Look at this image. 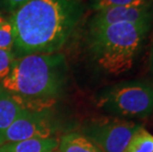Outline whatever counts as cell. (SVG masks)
<instances>
[{"instance_id": "obj_16", "label": "cell", "mask_w": 153, "mask_h": 152, "mask_svg": "<svg viewBox=\"0 0 153 152\" xmlns=\"http://www.w3.org/2000/svg\"><path fill=\"white\" fill-rule=\"evenodd\" d=\"M150 70L153 73V44L151 47V53H150Z\"/></svg>"}, {"instance_id": "obj_13", "label": "cell", "mask_w": 153, "mask_h": 152, "mask_svg": "<svg viewBox=\"0 0 153 152\" xmlns=\"http://www.w3.org/2000/svg\"><path fill=\"white\" fill-rule=\"evenodd\" d=\"M14 46V29L10 19L0 22V50H11Z\"/></svg>"}, {"instance_id": "obj_18", "label": "cell", "mask_w": 153, "mask_h": 152, "mask_svg": "<svg viewBox=\"0 0 153 152\" xmlns=\"http://www.w3.org/2000/svg\"><path fill=\"white\" fill-rule=\"evenodd\" d=\"M53 152H58V151H55V150H54V151H53Z\"/></svg>"}, {"instance_id": "obj_6", "label": "cell", "mask_w": 153, "mask_h": 152, "mask_svg": "<svg viewBox=\"0 0 153 152\" xmlns=\"http://www.w3.org/2000/svg\"><path fill=\"white\" fill-rule=\"evenodd\" d=\"M53 134V125L47 111L38 112L24 109L18 118L3 133L0 145L31 138H48Z\"/></svg>"}, {"instance_id": "obj_15", "label": "cell", "mask_w": 153, "mask_h": 152, "mask_svg": "<svg viewBox=\"0 0 153 152\" xmlns=\"http://www.w3.org/2000/svg\"><path fill=\"white\" fill-rule=\"evenodd\" d=\"M1 1L9 11L14 12L21 6L25 5L26 3L30 2L31 0H1Z\"/></svg>"}, {"instance_id": "obj_14", "label": "cell", "mask_w": 153, "mask_h": 152, "mask_svg": "<svg viewBox=\"0 0 153 152\" xmlns=\"http://www.w3.org/2000/svg\"><path fill=\"white\" fill-rule=\"evenodd\" d=\"M16 59L11 50H0V79H4L11 70Z\"/></svg>"}, {"instance_id": "obj_2", "label": "cell", "mask_w": 153, "mask_h": 152, "mask_svg": "<svg viewBox=\"0 0 153 152\" xmlns=\"http://www.w3.org/2000/svg\"><path fill=\"white\" fill-rule=\"evenodd\" d=\"M67 78L65 57L59 53L16 57L1 86L23 109L45 112L56 103Z\"/></svg>"}, {"instance_id": "obj_17", "label": "cell", "mask_w": 153, "mask_h": 152, "mask_svg": "<svg viewBox=\"0 0 153 152\" xmlns=\"http://www.w3.org/2000/svg\"><path fill=\"white\" fill-rule=\"evenodd\" d=\"M4 19H5V17H4V16H3V15L1 14V13H0V22L3 21V20H4Z\"/></svg>"}, {"instance_id": "obj_3", "label": "cell", "mask_w": 153, "mask_h": 152, "mask_svg": "<svg viewBox=\"0 0 153 152\" xmlns=\"http://www.w3.org/2000/svg\"><path fill=\"white\" fill-rule=\"evenodd\" d=\"M151 25L120 23L88 28L86 44L91 61L109 75H120L133 66Z\"/></svg>"}, {"instance_id": "obj_12", "label": "cell", "mask_w": 153, "mask_h": 152, "mask_svg": "<svg viewBox=\"0 0 153 152\" xmlns=\"http://www.w3.org/2000/svg\"><path fill=\"white\" fill-rule=\"evenodd\" d=\"M152 0H91V9L94 11H100L103 9L128 5H142Z\"/></svg>"}, {"instance_id": "obj_10", "label": "cell", "mask_w": 153, "mask_h": 152, "mask_svg": "<svg viewBox=\"0 0 153 152\" xmlns=\"http://www.w3.org/2000/svg\"><path fill=\"white\" fill-rule=\"evenodd\" d=\"M58 152H103L101 148L84 134L70 132L58 142Z\"/></svg>"}, {"instance_id": "obj_5", "label": "cell", "mask_w": 153, "mask_h": 152, "mask_svg": "<svg viewBox=\"0 0 153 152\" xmlns=\"http://www.w3.org/2000/svg\"><path fill=\"white\" fill-rule=\"evenodd\" d=\"M141 128L139 122L119 118L103 119L89 122L83 133L103 152H126L132 136Z\"/></svg>"}, {"instance_id": "obj_8", "label": "cell", "mask_w": 153, "mask_h": 152, "mask_svg": "<svg viewBox=\"0 0 153 152\" xmlns=\"http://www.w3.org/2000/svg\"><path fill=\"white\" fill-rule=\"evenodd\" d=\"M58 146V140L53 137L31 138L0 145V152H53Z\"/></svg>"}, {"instance_id": "obj_1", "label": "cell", "mask_w": 153, "mask_h": 152, "mask_svg": "<svg viewBox=\"0 0 153 152\" xmlns=\"http://www.w3.org/2000/svg\"><path fill=\"white\" fill-rule=\"evenodd\" d=\"M84 13L82 0H31L12 12L15 57L57 53Z\"/></svg>"}, {"instance_id": "obj_9", "label": "cell", "mask_w": 153, "mask_h": 152, "mask_svg": "<svg viewBox=\"0 0 153 152\" xmlns=\"http://www.w3.org/2000/svg\"><path fill=\"white\" fill-rule=\"evenodd\" d=\"M23 110L11 94L0 85V139L4 131L18 118Z\"/></svg>"}, {"instance_id": "obj_4", "label": "cell", "mask_w": 153, "mask_h": 152, "mask_svg": "<svg viewBox=\"0 0 153 152\" xmlns=\"http://www.w3.org/2000/svg\"><path fill=\"white\" fill-rule=\"evenodd\" d=\"M98 107L114 118L143 119L153 112V84L126 81L105 89Z\"/></svg>"}, {"instance_id": "obj_7", "label": "cell", "mask_w": 153, "mask_h": 152, "mask_svg": "<svg viewBox=\"0 0 153 152\" xmlns=\"http://www.w3.org/2000/svg\"><path fill=\"white\" fill-rule=\"evenodd\" d=\"M153 3L142 5H128L113 7L96 11L88 22V28H99L104 26L128 23L152 25Z\"/></svg>"}, {"instance_id": "obj_11", "label": "cell", "mask_w": 153, "mask_h": 152, "mask_svg": "<svg viewBox=\"0 0 153 152\" xmlns=\"http://www.w3.org/2000/svg\"><path fill=\"white\" fill-rule=\"evenodd\" d=\"M126 152H153V135L141 128L129 141Z\"/></svg>"}]
</instances>
